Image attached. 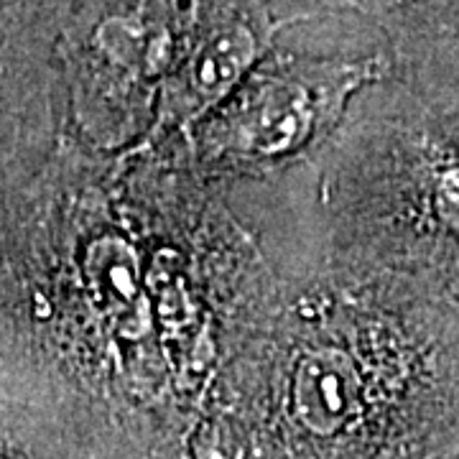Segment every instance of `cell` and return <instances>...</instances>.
<instances>
[{"label": "cell", "instance_id": "1", "mask_svg": "<svg viewBox=\"0 0 459 459\" xmlns=\"http://www.w3.org/2000/svg\"><path fill=\"white\" fill-rule=\"evenodd\" d=\"M370 77L358 65H281L261 69L214 117L207 143L238 159H276L304 148Z\"/></svg>", "mask_w": 459, "mask_h": 459}, {"label": "cell", "instance_id": "2", "mask_svg": "<svg viewBox=\"0 0 459 459\" xmlns=\"http://www.w3.org/2000/svg\"><path fill=\"white\" fill-rule=\"evenodd\" d=\"M261 36L246 21L214 31L186 65L166 82L161 95V123H189L207 108L228 98L246 80V72L261 54Z\"/></svg>", "mask_w": 459, "mask_h": 459}, {"label": "cell", "instance_id": "3", "mask_svg": "<svg viewBox=\"0 0 459 459\" xmlns=\"http://www.w3.org/2000/svg\"><path fill=\"white\" fill-rule=\"evenodd\" d=\"M362 383L358 365L337 347L304 355L294 370V411L314 434H334L358 419Z\"/></svg>", "mask_w": 459, "mask_h": 459}, {"label": "cell", "instance_id": "4", "mask_svg": "<svg viewBox=\"0 0 459 459\" xmlns=\"http://www.w3.org/2000/svg\"><path fill=\"white\" fill-rule=\"evenodd\" d=\"M84 273L95 304L105 316L128 327L138 319L143 307L141 296V271L131 246L117 238H105L87 250Z\"/></svg>", "mask_w": 459, "mask_h": 459}]
</instances>
